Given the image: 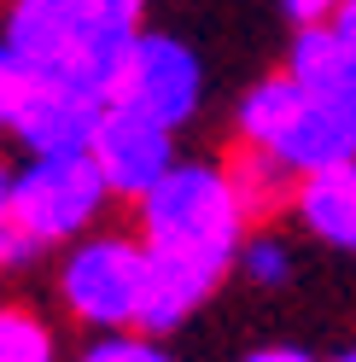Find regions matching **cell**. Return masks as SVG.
Wrapping results in <instances>:
<instances>
[{
    "instance_id": "19",
    "label": "cell",
    "mask_w": 356,
    "mask_h": 362,
    "mask_svg": "<svg viewBox=\"0 0 356 362\" xmlns=\"http://www.w3.org/2000/svg\"><path fill=\"white\" fill-rule=\"evenodd\" d=\"M18 94H24V71H18V64H12V53L0 47V129H6V117H12Z\"/></svg>"
},
{
    "instance_id": "12",
    "label": "cell",
    "mask_w": 356,
    "mask_h": 362,
    "mask_svg": "<svg viewBox=\"0 0 356 362\" xmlns=\"http://www.w3.org/2000/svg\"><path fill=\"white\" fill-rule=\"evenodd\" d=\"M228 175H234V193H239V205H246L251 228H257L263 216H275V205H292V199H298V175H286L269 152L239 146L228 158Z\"/></svg>"
},
{
    "instance_id": "5",
    "label": "cell",
    "mask_w": 356,
    "mask_h": 362,
    "mask_svg": "<svg viewBox=\"0 0 356 362\" xmlns=\"http://www.w3.org/2000/svg\"><path fill=\"white\" fill-rule=\"evenodd\" d=\"M111 105H129V111L182 134L198 117V105H205V59L170 30H141Z\"/></svg>"
},
{
    "instance_id": "6",
    "label": "cell",
    "mask_w": 356,
    "mask_h": 362,
    "mask_svg": "<svg viewBox=\"0 0 356 362\" xmlns=\"http://www.w3.org/2000/svg\"><path fill=\"white\" fill-rule=\"evenodd\" d=\"M88 158L100 164L111 199H129V205H141V199L182 164V158H175V129L152 123V117H141V111H129V105H105Z\"/></svg>"
},
{
    "instance_id": "15",
    "label": "cell",
    "mask_w": 356,
    "mask_h": 362,
    "mask_svg": "<svg viewBox=\"0 0 356 362\" xmlns=\"http://www.w3.org/2000/svg\"><path fill=\"white\" fill-rule=\"evenodd\" d=\"M64 6L76 12L82 30H100V35H141L152 0H64Z\"/></svg>"
},
{
    "instance_id": "10",
    "label": "cell",
    "mask_w": 356,
    "mask_h": 362,
    "mask_svg": "<svg viewBox=\"0 0 356 362\" xmlns=\"http://www.w3.org/2000/svg\"><path fill=\"white\" fill-rule=\"evenodd\" d=\"M286 76H292L304 94L356 111V47H350L333 24L292 30V47H286Z\"/></svg>"
},
{
    "instance_id": "7",
    "label": "cell",
    "mask_w": 356,
    "mask_h": 362,
    "mask_svg": "<svg viewBox=\"0 0 356 362\" xmlns=\"http://www.w3.org/2000/svg\"><path fill=\"white\" fill-rule=\"evenodd\" d=\"M100 117H105V105L64 82H24V94H18L12 117H6V134L30 158H76L94 146Z\"/></svg>"
},
{
    "instance_id": "2",
    "label": "cell",
    "mask_w": 356,
    "mask_h": 362,
    "mask_svg": "<svg viewBox=\"0 0 356 362\" xmlns=\"http://www.w3.org/2000/svg\"><path fill=\"white\" fill-rule=\"evenodd\" d=\"M234 129H239V146L251 152H269L286 175H327V170H345L356 164V111L316 100L304 88L275 71L251 82L234 105Z\"/></svg>"
},
{
    "instance_id": "21",
    "label": "cell",
    "mask_w": 356,
    "mask_h": 362,
    "mask_svg": "<svg viewBox=\"0 0 356 362\" xmlns=\"http://www.w3.org/2000/svg\"><path fill=\"white\" fill-rule=\"evenodd\" d=\"M12 216V164L6 158H0V222Z\"/></svg>"
},
{
    "instance_id": "14",
    "label": "cell",
    "mask_w": 356,
    "mask_h": 362,
    "mask_svg": "<svg viewBox=\"0 0 356 362\" xmlns=\"http://www.w3.org/2000/svg\"><path fill=\"white\" fill-rule=\"evenodd\" d=\"M0 362H59V339L24 304H0Z\"/></svg>"
},
{
    "instance_id": "4",
    "label": "cell",
    "mask_w": 356,
    "mask_h": 362,
    "mask_svg": "<svg viewBox=\"0 0 356 362\" xmlns=\"http://www.w3.org/2000/svg\"><path fill=\"white\" fill-rule=\"evenodd\" d=\"M111 205V187L88 152L76 158H30L12 170V222L24 228L41 252L47 245H76L100 228Z\"/></svg>"
},
{
    "instance_id": "22",
    "label": "cell",
    "mask_w": 356,
    "mask_h": 362,
    "mask_svg": "<svg viewBox=\"0 0 356 362\" xmlns=\"http://www.w3.org/2000/svg\"><path fill=\"white\" fill-rule=\"evenodd\" d=\"M327 362H356V345H350V351H339V356H327Z\"/></svg>"
},
{
    "instance_id": "16",
    "label": "cell",
    "mask_w": 356,
    "mask_h": 362,
    "mask_svg": "<svg viewBox=\"0 0 356 362\" xmlns=\"http://www.w3.org/2000/svg\"><path fill=\"white\" fill-rule=\"evenodd\" d=\"M76 362H175V356L146 333H100L76 351Z\"/></svg>"
},
{
    "instance_id": "3",
    "label": "cell",
    "mask_w": 356,
    "mask_h": 362,
    "mask_svg": "<svg viewBox=\"0 0 356 362\" xmlns=\"http://www.w3.org/2000/svg\"><path fill=\"white\" fill-rule=\"evenodd\" d=\"M59 298L94 333H135L146 304V245L141 234H88L59 263Z\"/></svg>"
},
{
    "instance_id": "13",
    "label": "cell",
    "mask_w": 356,
    "mask_h": 362,
    "mask_svg": "<svg viewBox=\"0 0 356 362\" xmlns=\"http://www.w3.org/2000/svg\"><path fill=\"white\" fill-rule=\"evenodd\" d=\"M234 269H239L257 292H280V286H292L298 257H292V245H286L275 228H251L246 245H239V257H234Z\"/></svg>"
},
{
    "instance_id": "18",
    "label": "cell",
    "mask_w": 356,
    "mask_h": 362,
    "mask_svg": "<svg viewBox=\"0 0 356 362\" xmlns=\"http://www.w3.org/2000/svg\"><path fill=\"white\" fill-rule=\"evenodd\" d=\"M345 0H280V12L292 18L298 30H309V24H333V12H339Z\"/></svg>"
},
{
    "instance_id": "8",
    "label": "cell",
    "mask_w": 356,
    "mask_h": 362,
    "mask_svg": "<svg viewBox=\"0 0 356 362\" xmlns=\"http://www.w3.org/2000/svg\"><path fill=\"white\" fill-rule=\"evenodd\" d=\"M76 41H82V30L64 0H12L6 18H0V47L12 53L24 82H59L71 71Z\"/></svg>"
},
{
    "instance_id": "9",
    "label": "cell",
    "mask_w": 356,
    "mask_h": 362,
    "mask_svg": "<svg viewBox=\"0 0 356 362\" xmlns=\"http://www.w3.org/2000/svg\"><path fill=\"white\" fill-rule=\"evenodd\" d=\"M222 281H228V275L210 269V263H187V257L146 252V304H141V327H135V333H146V339L182 333L193 315L216 298Z\"/></svg>"
},
{
    "instance_id": "1",
    "label": "cell",
    "mask_w": 356,
    "mask_h": 362,
    "mask_svg": "<svg viewBox=\"0 0 356 362\" xmlns=\"http://www.w3.org/2000/svg\"><path fill=\"white\" fill-rule=\"evenodd\" d=\"M135 228L146 252L210 263L228 275L239 245L251 234V216L234 193L228 164H205V158H182L158 187L135 205Z\"/></svg>"
},
{
    "instance_id": "17",
    "label": "cell",
    "mask_w": 356,
    "mask_h": 362,
    "mask_svg": "<svg viewBox=\"0 0 356 362\" xmlns=\"http://www.w3.org/2000/svg\"><path fill=\"white\" fill-rule=\"evenodd\" d=\"M35 257H41V245L6 216V222H0V275H18V269H30Z\"/></svg>"
},
{
    "instance_id": "20",
    "label": "cell",
    "mask_w": 356,
    "mask_h": 362,
    "mask_svg": "<svg viewBox=\"0 0 356 362\" xmlns=\"http://www.w3.org/2000/svg\"><path fill=\"white\" fill-rule=\"evenodd\" d=\"M239 362H316L304 345H257L251 356H239Z\"/></svg>"
},
{
    "instance_id": "23",
    "label": "cell",
    "mask_w": 356,
    "mask_h": 362,
    "mask_svg": "<svg viewBox=\"0 0 356 362\" xmlns=\"http://www.w3.org/2000/svg\"><path fill=\"white\" fill-rule=\"evenodd\" d=\"M345 6H356V0H345Z\"/></svg>"
},
{
    "instance_id": "11",
    "label": "cell",
    "mask_w": 356,
    "mask_h": 362,
    "mask_svg": "<svg viewBox=\"0 0 356 362\" xmlns=\"http://www.w3.org/2000/svg\"><path fill=\"white\" fill-rule=\"evenodd\" d=\"M292 211H298V222L321 245H333V252H356V164L298 181Z\"/></svg>"
}]
</instances>
